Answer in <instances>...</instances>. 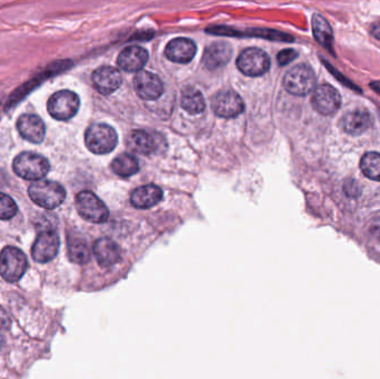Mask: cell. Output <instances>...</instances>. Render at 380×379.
I'll use <instances>...</instances> for the list:
<instances>
[{
	"mask_svg": "<svg viewBox=\"0 0 380 379\" xmlns=\"http://www.w3.org/2000/svg\"><path fill=\"white\" fill-rule=\"evenodd\" d=\"M29 197L35 204L45 210H55L65 201L66 190L62 185L56 181H35L29 186Z\"/></svg>",
	"mask_w": 380,
	"mask_h": 379,
	"instance_id": "obj_1",
	"label": "cell"
},
{
	"mask_svg": "<svg viewBox=\"0 0 380 379\" xmlns=\"http://www.w3.org/2000/svg\"><path fill=\"white\" fill-rule=\"evenodd\" d=\"M12 167L15 173L21 178L38 181H42L49 173L51 165L44 156L25 151L15 158Z\"/></svg>",
	"mask_w": 380,
	"mask_h": 379,
	"instance_id": "obj_2",
	"label": "cell"
},
{
	"mask_svg": "<svg viewBox=\"0 0 380 379\" xmlns=\"http://www.w3.org/2000/svg\"><path fill=\"white\" fill-rule=\"evenodd\" d=\"M88 149L96 155H105L115 149L118 137L115 129L106 124H91L84 133Z\"/></svg>",
	"mask_w": 380,
	"mask_h": 379,
	"instance_id": "obj_3",
	"label": "cell"
},
{
	"mask_svg": "<svg viewBox=\"0 0 380 379\" xmlns=\"http://www.w3.org/2000/svg\"><path fill=\"white\" fill-rule=\"evenodd\" d=\"M28 267L27 257L16 247H5L0 254V275L8 283H16Z\"/></svg>",
	"mask_w": 380,
	"mask_h": 379,
	"instance_id": "obj_4",
	"label": "cell"
},
{
	"mask_svg": "<svg viewBox=\"0 0 380 379\" xmlns=\"http://www.w3.org/2000/svg\"><path fill=\"white\" fill-rule=\"evenodd\" d=\"M286 91L295 96H306L315 89L316 75L309 66L297 65L284 75Z\"/></svg>",
	"mask_w": 380,
	"mask_h": 379,
	"instance_id": "obj_5",
	"label": "cell"
},
{
	"mask_svg": "<svg viewBox=\"0 0 380 379\" xmlns=\"http://www.w3.org/2000/svg\"><path fill=\"white\" fill-rule=\"evenodd\" d=\"M76 210L80 217L93 224H102L107 221L109 212L106 205L95 194L84 190L76 196Z\"/></svg>",
	"mask_w": 380,
	"mask_h": 379,
	"instance_id": "obj_6",
	"label": "cell"
},
{
	"mask_svg": "<svg viewBox=\"0 0 380 379\" xmlns=\"http://www.w3.org/2000/svg\"><path fill=\"white\" fill-rule=\"evenodd\" d=\"M71 66V62H69V60L55 62L54 64L49 65L45 71H42L40 74H37L34 78H31L29 82H25L24 85L20 86L19 88H17V89L10 95V97H9L8 100H7L6 102V111L14 108V106L16 105V104L21 102L27 95H29L31 91H34L35 88L42 85V82H45L46 80H48L49 77L60 74L62 71L69 68Z\"/></svg>",
	"mask_w": 380,
	"mask_h": 379,
	"instance_id": "obj_7",
	"label": "cell"
},
{
	"mask_svg": "<svg viewBox=\"0 0 380 379\" xmlns=\"http://www.w3.org/2000/svg\"><path fill=\"white\" fill-rule=\"evenodd\" d=\"M80 100L78 95L71 91H57L48 100L47 108L53 118L57 120H68L73 118L79 111Z\"/></svg>",
	"mask_w": 380,
	"mask_h": 379,
	"instance_id": "obj_8",
	"label": "cell"
},
{
	"mask_svg": "<svg viewBox=\"0 0 380 379\" xmlns=\"http://www.w3.org/2000/svg\"><path fill=\"white\" fill-rule=\"evenodd\" d=\"M237 67L246 76H262L271 68V59L265 51L248 48L237 58Z\"/></svg>",
	"mask_w": 380,
	"mask_h": 379,
	"instance_id": "obj_9",
	"label": "cell"
},
{
	"mask_svg": "<svg viewBox=\"0 0 380 379\" xmlns=\"http://www.w3.org/2000/svg\"><path fill=\"white\" fill-rule=\"evenodd\" d=\"M311 105L317 113L324 116H332L341 108V93L332 85L321 84L314 89Z\"/></svg>",
	"mask_w": 380,
	"mask_h": 379,
	"instance_id": "obj_10",
	"label": "cell"
},
{
	"mask_svg": "<svg viewBox=\"0 0 380 379\" xmlns=\"http://www.w3.org/2000/svg\"><path fill=\"white\" fill-rule=\"evenodd\" d=\"M60 246V236L56 232H42L35 241L34 246L31 248V255L37 263H48L56 257Z\"/></svg>",
	"mask_w": 380,
	"mask_h": 379,
	"instance_id": "obj_11",
	"label": "cell"
},
{
	"mask_svg": "<svg viewBox=\"0 0 380 379\" xmlns=\"http://www.w3.org/2000/svg\"><path fill=\"white\" fill-rule=\"evenodd\" d=\"M212 111L221 118H235L245 109L242 97L233 91H220L214 97Z\"/></svg>",
	"mask_w": 380,
	"mask_h": 379,
	"instance_id": "obj_12",
	"label": "cell"
},
{
	"mask_svg": "<svg viewBox=\"0 0 380 379\" xmlns=\"http://www.w3.org/2000/svg\"><path fill=\"white\" fill-rule=\"evenodd\" d=\"M134 87L141 100H156L163 93V85L157 75L141 71L134 78Z\"/></svg>",
	"mask_w": 380,
	"mask_h": 379,
	"instance_id": "obj_13",
	"label": "cell"
},
{
	"mask_svg": "<svg viewBox=\"0 0 380 379\" xmlns=\"http://www.w3.org/2000/svg\"><path fill=\"white\" fill-rule=\"evenodd\" d=\"M93 87L96 88L98 93L102 95H109L117 91L123 82L120 71L111 66H102L93 71Z\"/></svg>",
	"mask_w": 380,
	"mask_h": 379,
	"instance_id": "obj_14",
	"label": "cell"
},
{
	"mask_svg": "<svg viewBox=\"0 0 380 379\" xmlns=\"http://www.w3.org/2000/svg\"><path fill=\"white\" fill-rule=\"evenodd\" d=\"M372 122H374V119H372V113H369L367 109L357 108V109L348 111L341 119V124L345 133H350L352 136H358V135H361L368 131Z\"/></svg>",
	"mask_w": 380,
	"mask_h": 379,
	"instance_id": "obj_15",
	"label": "cell"
},
{
	"mask_svg": "<svg viewBox=\"0 0 380 379\" xmlns=\"http://www.w3.org/2000/svg\"><path fill=\"white\" fill-rule=\"evenodd\" d=\"M17 129L23 138L33 144H40L45 139V124L36 115L20 116L17 120Z\"/></svg>",
	"mask_w": 380,
	"mask_h": 379,
	"instance_id": "obj_16",
	"label": "cell"
},
{
	"mask_svg": "<svg viewBox=\"0 0 380 379\" xmlns=\"http://www.w3.org/2000/svg\"><path fill=\"white\" fill-rule=\"evenodd\" d=\"M148 60V53L141 46H130L121 51L117 58V65L128 73L141 71Z\"/></svg>",
	"mask_w": 380,
	"mask_h": 379,
	"instance_id": "obj_17",
	"label": "cell"
},
{
	"mask_svg": "<svg viewBox=\"0 0 380 379\" xmlns=\"http://www.w3.org/2000/svg\"><path fill=\"white\" fill-rule=\"evenodd\" d=\"M197 47L188 38H176L167 45L165 55L169 60L178 64H187L194 59Z\"/></svg>",
	"mask_w": 380,
	"mask_h": 379,
	"instance_id": "obj_18",
	"label": "cell"
},
{
	"mask_svg": "<svg viewBox=\"0 0 380 379\" xmlns=\"http://www.w3.org/2000/svg\"><path fill=\"white\" fill-rule=\"evenodd\" d=\"M93 252L102 267L113 266L120 261V248L110 238H99L98 241L93 243Z\"/></svg>",
	"mask_w": 380,
	"mask_h": 379,
	"instance_id": "obj_19",
	"label": "cell"
},
{
	"mask_svg": "<svg viewBox=\"0 0 380 379\" xmlns=\"http://www.w3.org/2000/svg\"><path fill=\"white\" fill-rule=\"evenodd\" d=\"M126 146L132 153L146 156L155 151L157 142L155 137L147 131H133L127 136Z\"/></svg>",
	"mask_w": 380,
	"mask_h": 379,
	"instance_id": "obj_20",
	"label": "cell"
},
{
	"mask_svg": "<svg viewBox=\"0 0 380 379\" xmlns=\"http://www.w3.org/2000/svg\"><path fill=\"white\" fill-rule=\"evenodd\" d=\"M231 50L230 46L226 43H215L206 49L203 55V65L206 68L214 71L225 66L230 60Z\"/></svg>",
	"mask_w": 380,
	"mask_h": 379,
	"instance_id": "obj_21",
	"label": "cell"
},
{
	"mask_svg": "<svg viewBox=\"0 0 380 379\" xmlns=\"http://www.w3.org/2000/svg\"><path fill=\"white\" fill-rule=\"evenodd\" d=\"M163 199V190L156 185H146L134 190L130 201L134 206L146 210L157 205Z\"/></svg>",
	"mask_w": 380,
	"mask_h": 379,
	"instance_id": "obj_22",
	"label": "cell"
},
{
	"mask_svg": "<svg viewBox=\"0 0 380 379\" xmlns=\"http://www.w3.org/2000/svg\"><path fill=\"white\" fill-rule=\"evenodd\" d=\"M181 105L183 111H186L190 115H198L205 111V98L203 93L197 89L187 87L181 91Z\"/></svg>",
	"mask_w": 380,
	"mask_h": 379,
	"instance_id": "obj_23",
	"label": "cell"
},
{
	"mask_svg": "<svg viewBox=\"0 0 380 379\" xmlns=\"http://www.w3.org/2000/svg\"><path fill=\"white\" fill-rule=\"evenodd\" d=\"M68 257L73 263L86 264L91 259V250L87 243L78 236H68Z\"/></svg>",
	"mask_w": 380,
	"mask_h": 379,
	"instance_id": "obj_24",
	"label": "cell"
},
{
	"mask_svg": "<svg viewBox=\"0 0 380 379\" xmlns=\"http://www.w3.org/2000/svg\"><path fill=\"white\" fill-rule=\"evenodd\" d=\"M114 173L120 177H130L139 170V163L135 156L130 154H121L114 159L111 164Z\"/></svg>",
	"mask_w": 380,
	"mask_h": 379,
	"instance_id": "obj_25",
	"label": "cell"
},
{
	"mask_svg": "<svg viewBox=\"0 0 380 379\" xmlns=\"http://www.w3.org/2000/svg\"><path fill=\"white\" fill-rule=\"evenodd\" d=\"M313 31L318 43H320L326 48H332V41H334L332 29L328 21L321 15H314Z\"/></svg>",
	"mask_w": 380,
	"mask_h": 379,
	"instance_id": "obj_26",
	"label": "cell"
},
{
	"mask_svg": "<svg viewBox=\"0 0 380 379\" xmlns=\"http://www.w3.org/2000/svg\"><path fill=\"white\" fill-rule=\"evenodd\" d=\"M361 168L367 178L380 181V154L370 151L363 155L361 160Z\"/></svg>",
	"mask_w": 380,
	"mask_h": 379,
	"instance_id": "obj_27",
	"label": "cell"
},
{
	"mask_svg": "<svg viewBox=\"0 0 380 379\" xmlns=\"http://www.w3.org/2000/svg\"><path fill=\"white\" fill-rule=\"evenodd\" d=\"M17 210L14 199L6 194L0 193V219L8 221L17 214Z\"/></svg>",
	"mask_w": 380,
	"mask_h": 379,
	"instance_id": "obj_28",
	"label": "cell"
},
{
	"mask_svg": "<svg viewBox=\"0 0 380 379\" xmlns=\"http://www.w3.org/2000/svg\"><path fill=\"white\" fill-rule=\"evenodd\" d=\"M297 57H298V54L293 49H284V50L279 53L278 56H277V60H278L279 65L286 66L289 62H293Z\"/></svg>",
	"mask_w": 380,
	"mask_h": 379,
	"instance_id": "obj_29",
	"label": "cell"
},
{
	"mask_svg": "<svg viewBox=\"0 0 380 379\" xmlns=\"http://www.w3.org/2000/svg\"><path fill=\"white\" fill-rule=\"evenodd\" d=\"M345 193L350 197H357L361 193V188H359L356 181H352L345 184Z\"/></svg>",
	"mask_w": 380,
	"mask_h": 379,
	"instance_id": "obj_30",
	"label": "cell"
},
{
	"mask_svg": "<svg viewBox=\"0 0 380 379\" xmlns=\"http://www.w3.org/2000/svg\"><path fill=\"white\" fill-rule=\"evenodd\" d=\"M10 325V318L5 309L0 307V329H7Z\"/></svg>",
	"mask_w": 380,
	"mask_h": 379,
	"instance_id": "obj_31",
	"label": "cell"
},
{
	"mask_svg": "<svg viewBox=\"0 0 380 379\" xmlns=\"http://www.w3.org/2000/svg\"><path fill=\"white\" fill-rule=\"evenodd\" d=\"M372 35L376 39L380 40V23L374 24L372 28Z\"/></svg>",
	"mask_w": 380,
	"mask_h": 379,
	"instance_id": "obj_32",
	"label": "cell"
},
{
	"mask_svg": "<svg viewBox=\"0 0 380 379\" xmlns=\"http://www.w3.org/2000/svg\"><path fill=\"white\" fill-rule=\"evenodd\" d=\"M370 87H372L378 95H380V82H372V84H370Z\"/></svg>",
	"mask_w": 380,
	"mask_h": 379,
	"instance_id": "obj_33",
	"label": "cell"
}]
</instances>
